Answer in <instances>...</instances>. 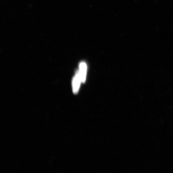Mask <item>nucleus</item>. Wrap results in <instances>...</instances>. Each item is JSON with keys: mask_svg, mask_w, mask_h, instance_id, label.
I'll return each mask as SVG.
<instances>
[{"mask_svg": "<svg viewBox=\"0 0 173 173\" xmlns=\"http://www.w3.org/2000/svg\"><path fill=\"white\" fill-rule=\"evenodd\" d=\"M81 81L79 72L77 71L73 78L72 82L73 90L74 93L76 94L78 92Z\"/></svg>", "mask_w": 173, "mask_h": 173, "instance_id": "obj_1", "label": "nucleus"}, {"mask_svg": "<svg viewBox=\"0 0 173 173\" xmlns=\"http://www.w3.org/2000/svg\"><path fill=\"white\" fill-rule=\"evenodd\" d=\"M79 73L81 79V82H84L86 80V65L85 63L82 62L80 63L79 66Z\"/></svg>", "mask_w": 173, "mask_h": 173, "instance_id": "obj_2", "label": "nucleus"}]
</instances>
